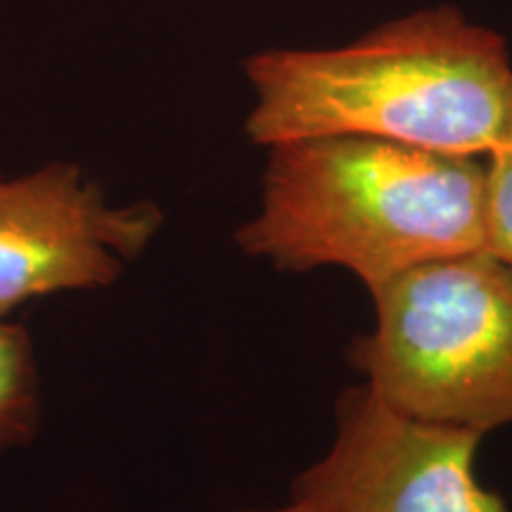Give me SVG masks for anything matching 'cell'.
Returning <instances> with one entry per match:
<instances>
[{
    "label": "cell",
    "instance_id": "6da1fadb",
    "mask_svg": "<svg viewBox=\"0 0 512 512\" xmlns=\"http://www.w3.org/2000/svg\"><path fill=\"white\" fill-rule=\"evenodd\" d=\"M247 138L271 147L366 136L484 159L512 143V57L453 5L384 22L337 48H273L245 60Z\"/></svg>",
    "mask_w": 512,
    "mask_h": 512
},
{
    "label": "cell",
    "instance_id": "7a4b0ae2",
    "mask_svg": "<svg viewBox=\"0 0 512 512\" xmlns=\"http://www.w3.org/2000/svg\"><path fill=\"white\" fill-rule=\"evenodd\" d=\"M261 202L235 245L275 271L347 268L370 290L484 249V159L366 136L266 147Z\"/></svg>",
    "mask_w": 512,
    "mask_h": 512
},
{
    "label": "cell",
    "instance_id": "3957f363",
    "mask_svg": "<svg viewBox=\"0 0 512 512\" xmlns=\"http://www.w3.org/2000/svg\"><path fill=\"white\" fill-rule=\"evenodd\" d=\"M375 328L349 363L394 411L489 434L512 425V266L467 252L370 290Z\"/></svg>",
    "mask_w": 512,
    "mask_h": 512
},
{
    "label": "cell",
    "instance_id": "277c9868",
    "mask_svg": "<svg viewBox=\"0 0 512 512\" xmlns=\"http://www.w3.org/2000/svg\"><path fill=\"white\" fill-rule=\"evenodd\" d=\"M330 451L290 494L328 512H510L479 482L484 434L403 415L366 384L344 389Z\"/></svg>",
    "mask_w": 512,
    "mask_h": 512
},
{
    "label": "cell",
    "instance_id": "5b68a950",
    "mask_svg": "<svg viewBox=\"0 0 512 512\" xmlns=\"http://www.w3.org/2000/svg\"><path fill=\"white\" fill-rule=\"evenodd\" d=\"M162 226L155 202L112 204L79 164L0 178V318L34 299L112 287Z\"/></svg>",
    "mask_w": 512,
    "mask_h": 512
},
{
    "label": "cell",
    "instance_id": "8992f818",
    "mask_svg": "<svg viewBox=\"0 0 512 512\" xmlns=\"http://www.w3.org/2000/svg\"><path fill=\"white\" fill-rule=\"evenodd\" d=\"M43 425V384L27 325L0 318V456L29 446Z\"/></svg>",
    "mask_w": 512,
    "mask_h": 512
},
{
    "label": "cell",
    "instance_id": "52a82bcc",
    "mask_svg": "<svg viewBox=\"0 0 512 512\" xmlns=\"http://www.w3.org/2000/svg\"><path fill=\"white\" fill-rule=\"evenodd\" d=\"M484 252L512 266V143L484 157Z\"/></svg>",
    "mask_w": 512,
    "mask_h": 512
},
{
    "label": "cell",
    "instance_id": "ba28073f",
    "mask_svg": "<svg viewBox=\"0 0 512 512\" xmlns=\"http://www.w3.org/2000/svg\"><path fill=\"white\" fill-rule=\"evenodd\" d=\"M233 512H328V510H323L316 503L299 501V498H290V503L278 505V508H240V510H233Z\"/></svg>",
    "mask_w": 512,
    "mask_h": 512
}]
</instances>
